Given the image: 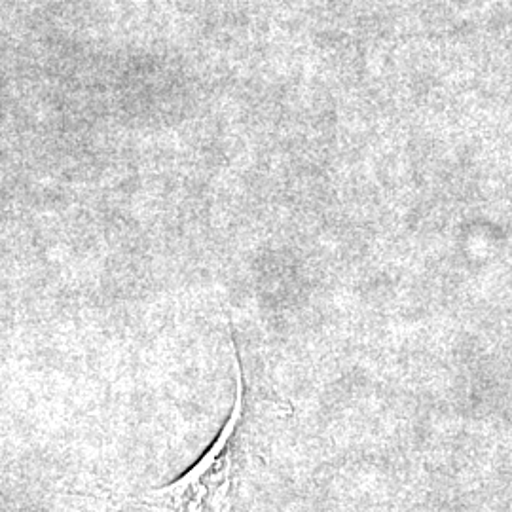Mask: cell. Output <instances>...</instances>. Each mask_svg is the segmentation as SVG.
Here are the masks:
<instances>
[{
  "label": "cell",
  "instance_id": "obj_1",
  "mask_svg": "<svg viewBox=\"0 0 512 512\" xmlns=\"http://www.w3.org/2000/svg\"><path fill=\"white\" fill-rule=\"evenodd\" d=\"M232 349L236 359V393L232 412L222 429L186 473L171 480L162 488H154L145 495V503L164 512H232L236 507L239 486L249 459L247 440V397L245 376L239 359L234 325Z\"/></svg>",
  "mask_w": 512,
  "mask_h": 512
}]
</instances>
